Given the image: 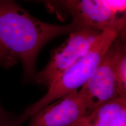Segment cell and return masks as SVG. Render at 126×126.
Returning <instances> with one entry per match:
<instances>
[{"label":"cell","mask_w":126,"mask_h":126,"mask_svg":"<svg viewBox=\"0 0 126 126\" xmlns=\"http://www.w3.org/2000/svg\"><path fill=\"white\" fill-rule=\"evenodd\" d=\"M47 2L48 7L67 12L71 15L72 22L80 26H88L101 32H125L126 1L68 0Z\"/></svg>","instance_id":"obj_3"},{"label":"cell","mask_w":126,"mask_h":126,"mask_svg":"<svg viewBox=\"0 0 126 126\" xmlns=\"http://www.w3.org/2000/svg\"><path fill=\"white\" fill-rule=\"evenodd\" d=\"M114 40L79 92L85 100L89 113L120 95L115 71Z\"/></svg>","instance_id":"obj_5"},{"label":"cell","mask_w":126,"mask_h":126,"mask_svg":"<svg viewBox=\"0 0 126 126\" xmlns=\"http://www.w3.org/2000/svg\"><path fill=\"white\" fill-rule=\"evenodd\" d=\"M1 54H0V65H1Z\"/></svg>","instance_id":"obj_10"},{"label":"cell","mask_w":126,"mask_h":126,"mask_svg":"<svg viewBox=\"0 0 126 126\" xmlns=\"http://www.w3.org/2000/svg\"><path fill=\"white\" fill-rule=\"evenodd\" d=\"M17 116L8 112L0 103V126H18Z\"/></svg>","instance_id":"obj_9"},{"label":"cell","mask_w":126,"mask_h":126,"mask_svg":"<svg viewBox=\"0 0 126 126\" xmlns=\"http://www.w3.org/2000/svg\"><path fill=\"white\" fill-rule=\"evenodd\" d=\"M124 33L116 31L102 32L90 50L67 68L52 82L42 98L30 105L18 116L22 124L41 109L66 94L79 90L106 54L109 47L118 36Z\"/></svg>","instance_id":"obj_2"},{"label":"cell","mask_w":126,"mask_h":126,"mask_svg":"<svg viewBox=\"0 0 126 126\" xmlns=\"http://www.w3.org/2000/svg\"><path fill=\"white\" fill-rule=\"evenodd\" d=\"M102 32L82 26L70 33L65 42L53 50L46 67L36 74L33 78L35 81L48 87L60 74L90 50Z\"/></svg>","instance_id":"obj_4"},{"label":"cell","mask_w":126,"mask_h":126,"mask_svg":"<svg viewBox=\"0 0 126 126\" xmlns=\"http://www.w3.org/2000/svg\"><path fill=\"white\" fill-rule=\"evenodd\" d=\"M82 27L74 22L58 25L39 20L13 1L0 0L1 65L6 68L21 62L25 79L34 78L40 50L53 39Z\"/></svg>","instance_id":"obj_1"},{"label":"cell","mask_w":126,"mask_h":126,"mask_svg":"<svg viewBox=\"0 0 126 126\" xmlns=\"http://www.w3.org/2000/svg\"><path fill=\"white\" fill-rule=\"evenodd\" d=\"M124 36L120 35L114 40L116 46L115 71L120 96H126V49Z\"/></svg>","instance_id":"obj_8"},{"label":"cell","mask_w":126,"mask_h":126,"mask_svg":"<svg viewBox=\"0 0 126 126\" xmlns=\"http://www.w3.org/2000/svg\"><path fill=\"white\" fill-rule=\"evenodd\" d=\"M89 113L85 100L77 90L41 109L28 126H71Z\"/></svg>","instance_id":"obj_6"},{"label":"cell","mask_w":126,"mask_h":126,"mask_svg":"<svg viewBox=\"0 0 126 126\" xmlns=\"http://www.w3.org/2000/svg\"><path fill=\"white\" fill-rule=\"evenodd\" d=\"M71 126H126V96L103 104Z\"/></svg>","instance_id":"obj_7"}]
</instances>
